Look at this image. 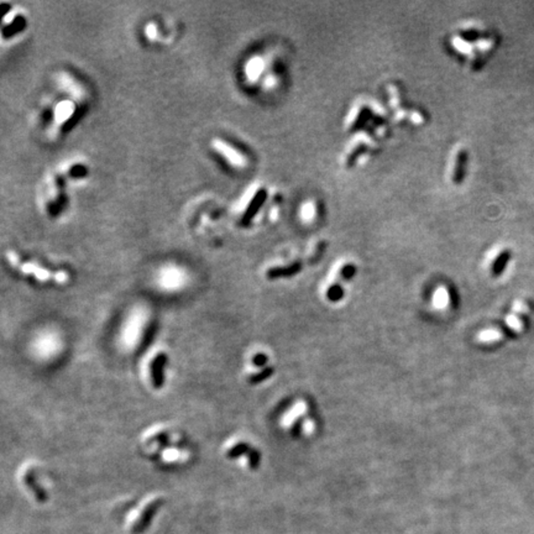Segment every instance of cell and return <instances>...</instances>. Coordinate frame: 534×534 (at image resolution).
<instances>
[{
  "instance_id": "6da1fadb",
  "label": "cell",
  "mask_w": 534,
  "mask_h": 534,
  "mask_svg": "<svg viewBox=\"0 0 534 534\" xmlns=\"http://www.w3.org/2000/svg\"><path fill=\"white\" fill-rule=\"evenodd\" d=\"M212 147L233 167L243 168L246 166V159L244 155L234 146L230 145L229 142L217 138L212 141Z\"/></svg>"
},
{
  "instance_id": "7a4b0ae2",
  "label": "cell",
  "mask_w": 534,
  "mask_h": 534,
  "mask_svg": "<svg viewBox=\"0 0 534 534\" xmlns=\"http://www.w3.org/2000/svg\"><path fill=\"white\" fill-rule=\"evenodd\" d=\"M528 312H529V308H528L526 303L522 302V300H517L513 304L512 312L506 318V324L515 332H523Z\"/></svg>"
},
{
  "instance_id": "3957f363",
  "label": "cell",
  "mask_w": 534,
  "mask_h": 534,
  "mask_svg": "<svg viewBox=\"0 0 534 534\" xmlns=\"http://www.w3.org/2000/svg\"><path fill=\"white\" fill-rule=\"evenodd\" d=\"M57 84L58 87H61L62 90H65L66 93H68L71 97L74 99H82L84 97V89L81 86V83H78L75 81V78H73L71 74L66 72H61L57 75Z\"/></svg>"
},
{
  "instance_id": "277c9868",
  "label": "cell",
  "mask_w": 534,
  "mask_h": 534,
  "mask_svg": "<svg viewBox=\"0 0 534 534\" xmlns=\"http://www.w3.org/2000/svg\"><path fill=\"white\" fill-rule=\"evenodd\" d=\"M160 506H161V501H155L152 502V503H150L146 506V508L144 510V512H142L141 517H140L138 523H136L135 527H134V529H133L134 534H141L146 529V528L150 526L151 519L154 518L155 513H156V511L159 510Z\"/></svg>"
},
{
  "instance_id": "5b68a950",
  "label": "cell",
  "mask_w": 534,
  "mask_h": 534,
  "mask_svg": "<svg viewBox=\"0 0 534 534\" xmlns=\"http://www.w3.org/2000/svg\"><path fill=\"white\" fill-rule=\"evenodd\" d=\"M167 358L165 354H160L155 358V360L151 364V380H152L154 387L160 389L163 382V366L166 365Z\"/></svg>"
},
{
  "instance_id": "8992f818",
  "label": "cell",
  "mask_w": 534,
  "mask_h": 534,
  "mask_svg": "<svg viewBox=\"0 0 534 534\" xmlns=\"http://www.w3.org/2000/svg\"><path fill=\"white\" fill-rule=\"evenodd\" d=\"M75 110V107H74V103L71 100H62L60 101V103L57 104L56 108H55V121L57 122V124H63V122H66L67 120H68L69 118L73 115V113H74Z\"/></svg>"
},
{
  "instance_id": "52a82bcc",
  "label": "cell",
  "mask_w": 534,
  "mask_h": 534,
  "mask_svg": "<svg viewBox=\"0 0 534 534\" xmlns=\"http://www.w3.org/2000/svg\"><path fill=\"white\" fill-rule=\"evenodd\" d=\"M262 69H264V62L261 58L253 57L245 66V74H246L247 80L253 82L260 77Z\"/></svg>"
},
{
  "instance_id": "ba28073f",
  "label": "cell",
  "mask_w": 534,
  "mask_h": 534,
  "mask_svg": "<svg viewBox=\"0 0 534 534\" xmlns=\"http://www.w3.org/2000/svg\"><path fill=\"white\" fill-rule=\"evenodd\" d=\"M300 267H302L300 262H294V264L290 265V266L272 268V270L268 271L267 275L270 278H276V277H284V276L290 277V276H293L294 273L299 272Z\"/></svg>"
},
{
  "instance_id": "9c48e42d",
  "label": "cell",
  "mask_w": 534,
  "mask_h": 534,
  "mask_svg": "<svg viewBox=\"0 0 534 534\" xmlns=\"http://www.w3.org/2000/svg\"><path fill=\"white\" fill-rule=\"evenodd\" d=\"M510 258H511L510 251L504 250V251H502L501 253H498L497 258L494 260V262H492V265H491L492 275L494 276L501 275V273L504 271V268H506L507 264H508Z\"/></svg>"
},
{
  "instance_id": "30bf717a",
  "label": "cell",
  "mask_w": 534,
  "mask_h": 534,
  "mask_svg": "<svg viewBox=\"0 0 534 534\" xmlns=\"http://www.w3.org/2000/svg\"><path fill=\"white\" fill-rule=\"evenodd\" d=\"M466 162H468V155H466L465 151H462V152H459V155H457L456 163H455L453 176L455 183H460L463 181L464 172H465L466 168Z\"/></svg>"
},
{
  "instance_id": "8fae6325",
  "label": "cell",
  "mask_w": 534,
  "mask_h": 534,
  "mask_svg": "<svg viewBox=\"0 0 534 534\" xmlns=\"http://www.w3.org/2000/svg\"><path fill=\"white\" fill-rule=\"evenodd\" d=\"M162 282H165V285L172 286V285H180V282L183 279V275L181 272V270L174 267H170L163 270L162 272Z\"/></svg>"
},
{
  "instance_id": "7c38bea8",
  "label": "cell",
  "mask_w": 534,
  "mask_h": 534,
  "mask_svg": "<svg viewBox=\"0 0 534 534\" xmlns=\"http://www.w3.org/2000/svg\"><path fill=\"white\" fill-rule=\"evenodd\" d=\"M477 339L482 344H496L503 339V334L498 329H486L478 334Z\"/></svg>"
},
{
  "instance_id": "4fadbf2b",
  "label": "cell",
  "mask_w": 534,
  "mask_h": 534,
  "mask_svg": "<svg viewBox=\"0 0 534 534\" xmlns=\"http://www.w3.org/2000/svg\"><path fill=\"white\" fill-rule=\"evenodd\" d=\"M306 412H307V405H306L304 403L296 404V407H294L293 410L291 411V413L286 417L285 424L288 425V427H292V425L294 424V422L298 421L299 417L303 416Z\"/></svg>"
},
{
  "instance_id": "5bb4252c",
  "label": "cell",
  "mask_w": 534,
  "mask_h": 534,
  "mask_svg": "<svg viewBox=\"0 0 534 534\" xmlns=\"http://www.w3.org/2000/svg\"><path fill=\"white\" fill-rule=\"evenodd\" d=\"M325 296H326V298L330 300V302H338V300H340L341 298H343L344 290L341 288V286L339 284L334 282V284H330L328 287H326Z\"/></svg>"
},
{
  "instance_id": "9a60e30c",
  "label": "cell",
  "mask_w": 534,
  "mask_h": 534,
  "mask_svg": "<svg viewBox=\"0 0 534 534\" xmlns=\"http://www.w3.org/2000/svg\"><path fill=\"white\" fill-rule=\"evenodd\" d=\"M449 302H450V294H449V292L445 288H439L434 293V306L437 308H446Z\"/></svg>"
},
{
  "instance_id": "2e32d148",
  "label": "cell",
  "mask_w": 534,
  "mask_h": 534,
  "mask_svg": "<svg viewBox=\"0 0 534 534\" xmlns=\"http://www.w3.org/2000/svg\"><path fill=\"white\" fill-rule=\"evenodd\" d=\"M21 270L24 271L25 273H34L35 276L37 277V278L41 279V281H46V279L49 278V272H47L46 270H42V268L35 266V265L33 264H25L22 265L21 266Z\"/></svg>"
},
{
  "instance_id": "e0dca14e",
  "label": "cell",
  "mask_w": 534,
  "mask_h": 534,
  "mask_svg": "<svg viewBox=\"0 0 534 534\" xmlns=\"http://www.w3.org/2000/svg\"><path fill=\"white\" fill-rule=\"evenodd\" d=\"M247 450H249V446L245 444V443H239V444H235L233 448H230L229 450H227L226 456H229V457L239 456V455L246 453Z\"/></svg>"
},
{
  "instance_id": "ac0fdd59",
  "label": "cell",
  "mask_w": 534,
  "mask_h": 534,
  "mask_svg": "<svg viewBox=\"0 0 534 534\" xmlns=\"http://www.w3.org/2000/svg\"><path fill=\"white\" fill-rule=\"evenodd\" d=\"M272 372H273L272 367H266V369H264L262 371H260L258 373H253V375L251 376L250 382L256 384V382H261V381L266 380V378H268L271 375H272Z\"/></svg>"
},
{
  "instance_id": "d6986e66",
  "label": "cell",
  "mask_w": 534,
  "mask_h": 534,
  "mask_svg": "<svg viewBox=\"0 0 534 534\" xmlns=\"http://www.w3.org/2000/svg\"><path fill=\"white\" fill-rule=\"evenodd\" d=\"M145 36L147 37L150 41H155L159 36V30H157V25L155 22H148L145 26Z\"/></svg>"
},
{
  "instance_id": "ffe728a7",
  "label": "cell",
  "mask_w": 534,
  "mask_h": 534,
  "mask_svg": "<svg viewBox=\"0 0 534 534\" xmlns=\"http://www.w3.org/2000/svg\"><path fill=\"white\" fill-rule=\"evenodd\" d=\"M355 272H356L355 266H354V265H350V264L345 265V266H343V268H341V270H340V275H341V277H343L344 279L351 278V277L355 275Z\"/></svg>"
},
{
  "instance_id": "44dd1931",
  "label": "cell",
  "mask_w": 534,
  "mask_h": 534,
  "mask_svg": "<svg viewBox=\"0 0 534 534\" xmlns=\"http://www.w3.org/2000/svg\"><path fill=\"white\" fill-rule=\"evenodd\" d=\"M252 361L255 366H265V365L267 364L268 358L265 354H256L253 355Z\"/></svg>"
}]
</instances>
